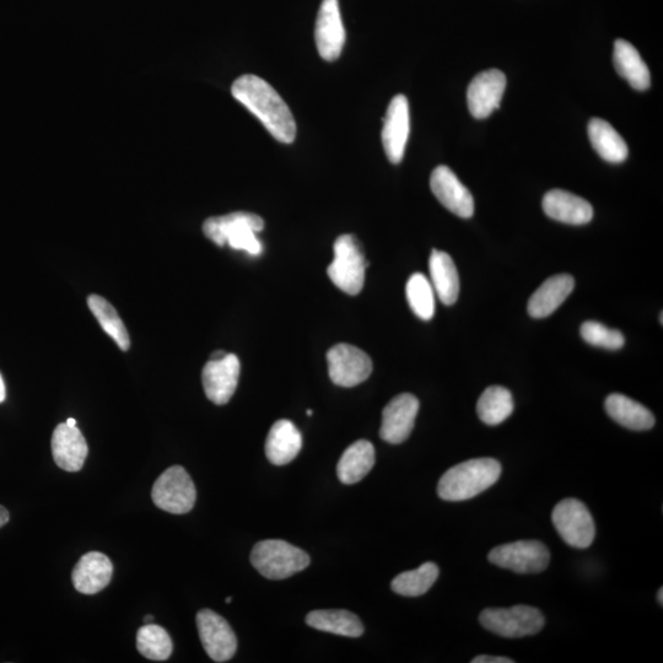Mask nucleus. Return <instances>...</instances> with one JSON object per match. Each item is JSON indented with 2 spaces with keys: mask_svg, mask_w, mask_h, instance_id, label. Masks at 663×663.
<instances>
[{
  "mask_svg": "<svg viewBox=\"0 0 663 663\" xmlns=\"http://www.w3.org/2000/svg\"><path fill=\"white\" fill-rule=\"evenodd\" d=\"M231 93L253 113L273 138L291 144L296 138V123L285 101L273 86L257 75L246 74L235 80Z\"/></svg>",
  "mask_w": 663,
  "mask_h": 663,
  "instance_id": "f257e3e1",
  "label": "nucleus"
},
{
  "mask_svg": "<svg viewBox=\"0 0 663 663\" xmlns=\"http://www.w3.org/2000/svg\"><path fill=\"white\" fill-rule=\"evenodd\" d=\"M501 465L494 458H474L450 468L440 478L438 494L445 501H465L499 481Z\"/></svg>",
  "mask_w": 663,
  "mask_h": 663,
  "instance_id": "f03ea898",
  "label": "nucleus"
},
{
  "mask_svg": "<svg viewBox=\"0 0 663 663\" xmlns=\"http://www.w3.org/2000/svg\"><path fill=\"white\" fill-rule=\"evenodd\" d=\"M264 229V220L257 214L235 212L224 217L204 221L203 233L218 246L228 244L231 249L245 251L251 256L261 255L263 246L256 234Z\"/></svg>",
  "mask_w": 663,
  "mask_h": 663,
  "instance_id": "7ed1b4c3",
  "label": "nucleus"
},
{
  "mask_svg": "<svg viewBox=\"0 0 663 663\" xmlns=\"http://www.w3.org/2000/svg\"><path fill=\"white\" fill-rule=\"evenodd\" d=\"M309 554L282 539H266L252 549L251 563L269 580H283L310 565Z\"/></svg>",
  "mask_w": 663,
  "mask_h": 663,
  "instance_id": "20e7f679",
  "label": "nucleus"
},
{
  "mask_svg": "<svg viewBox=\"0 0 663 663\" xmlns=\"http://www.w3.org/2000/svg\"><path fill=\"white\" fill-rule=\"evenodd\" d=\"M366 263L357 237L339 236L334 242V260L327 269L328 277L348 295H358L364 288Z\"/></svg>",
  "mask_w": 663,
  "mask_h": 663,
  "instance_id": "39448f33",
  "label": "nucleus"
},
{
  "mask_svg": "<svg viewBox=\"0 0 663 663\" xmlns=\"http://www.w3.org/2000/svg\"><path fill=\"white\" fill-rule=\"evenodd\" d=\"M479 622L489 632L508 639L535 635L541 632L546 623L539 609L524 605L484 609Z\"/></svg>",
  "mask_w": 663,
  "mask_h": 663,
  "instance_id": "423d86ee",
  "label": "nucleus"
},
{
  "mask_svg": "<svg viewBox=\"0 0 663 663\" xmlns=\"http://www.w3.org/2000/svg\"><path fill=\"white\" fill-rule=\"evenodd\" d=\"M555 530L570 547L586 549L596 537L594 517L587 506L578 499H564L555 506L552 514Z\"/></svg>",
  "mask_w": 663,
  "mask_h": 663,
  "instance_id": "0eeeda50",
  "label": "nucleus"
},
{
  "mask_svg": "<svg viewBox=\"0 0 663 663\" xmlns=\"http://www.w3.org/2000/svg\"><path fill=\"white\" fill-rule=\"evenodd\" d=\"M152 499L154 504L163 511L175 515L187 514L196 504V487L185 468L170 467L156 479Z\"/></svg>",
  "mask_w": 663,
  "mask_h": 663,
  "instance_id": "6e6552de",
  "label": "nucleus"
},
{
  "mask_svg": "<svg viewBox=\"0 0 663 663\" xmlns=\"http://www.w3.org/2000/svg\"><path fill=\"white\" fill-rule=\"evenodd\" d=\"M489 562L517 574H537L551 562L547 546L539 541H516L492 549Z\"/></svg>",
  "mask_w": 663,
  "mask_h": 663,
  "instance_id": "1a4fd4ad",
  "label": "nucleus"
},
{
  "mask_svg": "<svg viewBox=\"0 0 663 663\" xmlns=\"http://www.w3.org/2000/svg\"><path fill=\"white\" fill-rule=\"evenodd\" d=\"M327 363L333 384L341 387L358 386L373 373L369 355L350 344H337L328 350Z\"/></svg>",
  "mask_w": 663,
  "mask_h": 663,
  "instance_id": "9d476101",
  "label": "nucleus"
},
{
  "mask_svg": "<svg viewBox=\"0 0 663 663\" xmlns=\"http://www.w3.org/2000/svg\"><path fill=\"white\" fill-rule=\"evenodd\" d=\"M197 627L204 650L214 662L233 659L237 649L234 630L225 619L210 609L197 614Z\"/></svg>",
  "mask_w": 663,
  "mask_h": 663,
  "instance_id": "9b49d317",
  "label": "nucleus"
},
{
  "mask_svg": "<svg viewBox=\"0 0 663 663\" xmlns=\"http://www.w3.org/2000/svg\"><path fill=\"white\" fill-rule=\"evenodd\" d=\"M315 40L318 53L325 61L334 62L341 56L346 43V30L338 0H322L316 20Z\"/></svg>",
  "mask_w": 663,
  "mask_h": 663,
  "instance_id": "f8f14e48",
  "label": "nucleus"
},
{
  "mask_svg": "<svg viewBox=\"0 0 663 663\" xmlns=\"http://www.w3.org/2000/svg\"><path fill=\"white\" fill-rule=\"evenodd\" d=\"M241 365L235 354L209 360L204 366L202 382L209 401L224 406L233 398L239 384Z\"/></svg>",
  "mask_w": 663,
  "mask_h": 663,
  "instance_id": "ddd939ff",
  "label": "nucleus"
},
{
  "mask_svg": "<svg viewBox=\"0 0 663 663\" xmlns=\"http://www.w3.org/2000/svg\"><path fill=\"white\" fill-rule=\"evenodd\" d=\"M419 406L418 398L411 393L393 398L382 412L381 439L393 445L406 441L414 429Z\"/></svg>",
  "mask_w": 663,
  "mask_h": 663,
  "instance_id": "4468645a",
  "label": "nucleus"
},
{
  "mask_svg": "<svg viewBox=\"0 0 663 663\" xmlns=\"http://www.w3.org/2000/svg\"><path fill=\"white\" fill-rule=\"evenodd\" d=\"M409 131H411V118H409L408 100L404 95H397L388 105L382 128V144L392 164H400L403 160Z\"/></svg>",
  "mask_w": 663,
  "mask_h": 663,
  "instance_id": "2eb2a0df",
  "label": "nucleus"
},
{
  "mask_svg": "<svg viewBox=\"0 0 663 663\" xmlns=\"http://www.w3.org/2000/svg\"><path fill=\"white\" fill-rule=\"evenodd\" d=\"M430 188L434 196L446 209L457 217L468 219L474 214L472 193L458 180L455 172L447 166H439L430 177Z\"/></svg>",
  "mask_w": 663,
  "mask_h": 663,
  "instance_id": "dca6fc26",
  "label": "nucleus"
},
{
  "mask_svg": "<svg viewBox=\"0 0 663 663\" xmlns=\"http://www.w3.org/2000/svg\"><path fill=\"white\" fill-rule=\"evenodd\" d=\"M506 89V77L498 69L479 73L468 86V109L478 120L487 118L499 109Z\"/></svg>",
  "mask_w": 663,
  "mask_h": 663,
  "instance_id": "f3484780",
  "label": "nucleus"
},
{
  "mask_svg": "<svg viewBox=\"0 0 663 663\" xmlns=\"http://www.w3.org/2000/svg\"><path fill=\"white\" fill-rule=\"evenodd\" d=\"M88 444L82 431L77 427H69L67 423L59 424L52 435V456L56 465L67 472L82 470L88 457Z\"/></svg>",
  "mask_w": 663,
  "mask_h": 663,
  "instance_id": "a211bd4d",
  "label": "nucleus"
},
{
  "mask_svg": "<svg viewBox=\"0 0 663 663\" xmlns=\"http://www.w3.org/2000/svg\"><path fill=\"white\" fill-rule=\"evenodd\" d=\"M113 575V565L107 555L90 552L80 558L73 570L72 580L75 590L84 595L99 594L109 586Z\"/></svg>",
  "mask_w": 663,
  "mask_h": 663,
  "instance_id": "6ab92c4d",
  "label": "nucleus"
},
{
  "mask_svg": "<svg viewBox=\"0 0 663 663\" xmlns=\"http://www.w3.org/2000/svg\"><path fill=\"white\" fill-rule=\"evenodd\" d=\"M543 210L549 218L570 225H585L594 218V208L575 194L553 190L543 198Z\"/></svg>",
  "mask_w": 663,
  "mask_h": 663,
  "instance_id": "aec40b11",
  "label": "nucleus"
},
{
  "mask_svg": "<svg viewBox=\"0 0 663 663\" xmlns=\"http://www.w3.org/2000/svg\"><path fill=\"white\" fill-rule=\"evenodd\" d=\"M303 449V436L290 420L282 419L273 424L266 441V455L276 466L288 465Z\"/></svg>",
  "mask_w": 663,
  "mask_h": 663,
  "instance_id": "412c9836",
  "label": "nucleus"
},
{
  "mask_svg": "<svg viewBox=\"0 0 663 663\" xmlns=\"http://www.w3.org/2000/svg\"><path fill=\"white\" fill-rule=\"evenodd\" d=\"M575 288V280L569 274H558L539 287L528 301V314L533 318L551 316L568 299Z\"/></svg>",
  "mask_w": 663,
  "mask_h": 663,
  "instance_id": "4be33fe9",
  "label": "nucleus"
},
{
  "mask_svg": "<svg viewBox=\"0 0 663 663\" xmlns=\"http://www.w3.org/2000/svg\"><path fill=\"white\" fill-rule=\"evenodd\" d=\"M431 285L442 304L454 305L460 295V277L449 253L433 250L429 260Z\"/></svg>",
  "mask_w": 663,
  "mask_h": 663,
  "instance_id": "5701e85b",
  "label": "nucleus"
},
{
  "mask_svg": "<svg viewBox=\"0 0 663 663\" xmlns=\"http://www.w3.org/2000/svg\"><path fill=\"white\" fill-rule=\"evenodd\" d=\"M614 67L617 73L632 85V88L645 91L650 88V70L636 48L624 40L614 43Z\"/></svg>",
  "mask_w": 663,
  "mask_h": 663,
  "instance_id": "b1692460",
  "label": "nucleus"
},
{
  "mask_svg": "<svg viewBox=\"0 0 663 663\" xmlns=\"http://www.w3.org/2000/svg\"><path fill=\"white\" fill-rule=\"evenodd\" d=\"M605 407L609 417L624 428L636 431L654 428V414L632 398L613 393L607 397Z\"/></svg>",
  "mask_w": 663,
  "mask_h": 663,
  "instance_id": "393cba45",
  "label": "nucleus"
},
{
  "mask_svg": "<svg viewBox=\"0 0 663 663\" xmlns=\"http://www.w3.org/2000/svg\"><path fill=\"white\" fill-rule=\"evenodd\" d=\"M375 465V447L368 440L350 445L338 462L337 474L344 484H355L368 476Z\"/></svg>",
  "mask_w": 663,
  "mask_h": 663,
  "instance_id": "a878e982",
  "label": "nucleus"
},
{
  "mask_svg": "<svg viewBox=\"0 0 663 663\" xmlns=\"http://www.w3.org/2000/svg\"><path fill=\"white\" fill-rule=\"evenodd\" d=\"M307 625L311 628L336 635L359 638L364 634V625L358 616L344 609H320L307 614Z\"/></svg>",
  "mask_w": 663,
  "mask_h": 663,
  "instance_id": "bb28decb",
  "label": "nucleus"
},
{
  "mask_svg": "<svg viewBox=\"0 0 663 663\" xmlns=\"http://www.w3.org/2000/svg\"><path fill=\"white\" fill-rule=\"evenodd\" d=\"M589 138L592 147L608 163H623L628 158V145L611 123L592 118L589 123Z\"/></svg>",
  "mask_w": 663,
  "mask_h": 663,
  "instance_id": "cd10ccee",
  "label": "nucleus"
},
{
  "mask_svg": "<svg viewBox=\"0 0 663 663\" xmlns=\"http://www.w3.org/2000/svg\"><path fill=\"white\" fill-rule=\"evenodd\" d=\"M514 412V398L508 388L490 386L482 393L477 403L479 419L487 425H499Z\"/></svg>",
  "mask_w": 663,
  "mask_h": 663,
  "instance_id": "c85d7f7f",
  "label": "nucleus"
},
{
  "mask_svg": "<svg viewBox=\"0 0 663 663\" xmlns=\"http://www.w3.org/2000/svg\"><path fill=\"white\" fill-rule=\"evenodd\" d=\"M88 305L96 320L99 321L102 330L109 334L123 352H127L131 347V338H129L125 323L118 316L115 307L102 296L96 294L89 296Z\"/></svg>",
  "mask_w": 663,
  "mask_h": 663,
  "instance_id": "c756f323",
  "label": "nucleus"
},
{
  "mask_svg": "<svg viewBox=\"0 0 663 663\" xmlns=\"http://www.w3.org/2000/svg\"><path fill=\"white\" fill-rule=\"evenodd\" d=\"M440 570L435 563H425L418 569L406 571L396 576L392 580V590L396 594L406 597H418L427 592L433 587L435 581L438 580Z\"/></svg>",
  "mask_w": 663,
  "mask_h": 663,
  "instance_id": "7c9ffc66",
  "label": "nucleus"
},
{
  "mask_svg": "<svg viewBox=\"0 0 663 663\" xmlns=\"http://www.w3.org/2000/svg\"><path fill=\"white\" fill-rule=\"evenodd\" d=\"M137 649L145 659L166 661L171 656L174 645L164 628L149 623L138 630Z\"/></svg>",
  "mask_w": 663,
  "mask_h": 663,
  "instance_id": "2f4dec72",
  "label": "nucleus"
},
{
  "mask_svg": "<svg viewBox=\"0 0 663 663\" xmlns=\"http://www.w3.org/2000/svg\"><path fill=\"white\" fill-rule=\"evenodd\" d=\"M406 294L409 306L420 320L430 321L435 314V291L429 279L422 273L409 278Z\"/></svg>",
  "mask_w": 663,
  "mask_h": 663,
  "instance_id": "473e14b6",
  "label": "nucleus"
},
{
  "mask_svg": "<svg viewBox=\"0 0 663 663\" xmlns=\"http://www.w3.org/2000/svg\"><path fill=\"white\" fill-rule=\"evenodd\" d=\"M581 337L594 347L608 350L623 348L625 338L621 331L612 330L600 322L587 321L581 326Z\"/></svg>",
  "mask_w": 663,
  "mask_h": 663,
  "instance_id": "72a5a7b5",
  "label": "nucleus"
},
{
  "mask_svg": "<svg viewBox=\"0 0 663 663\" xmlns=\"http://www.w3.org/2000/svg\"><path fill=\"white\" fill-rule=\"evenodd\" d=\"M514 660L508 659V657L501 656H488L482 655L477 656L476 659L472 660V663H514Z\"/></svg>",
  "mask_w": 663,
  "mask_h": 663,
  "instance_id": "f704fd0d",
  "label": "nucleus"
},
{
  "mask_svg": "<svg viewBox=\"0 0 663 663\" xmlns=\"http://www.w3.org/2000/svg\"><path fill=\"white\" fill-rule=\"evenodd\" d=\"M8 521H9L8 510L3 508V506H0V528H2L4 525H7Z\"/></svg>",
  "mask_w": 663,
  "mask_h": 663,
  "instance_id": "c9c22d12",
  "label": "nucleus"
},
{
  "mask_svg": "<svg viewBox=\"0 0 663 663\" xmlns=\"http://www.w3.org/2000/svg\"><path fill=\"white\" fill-rule=\"evenodd\" d=\"M5 398H7V390H5L3 376L0 375V403H3Z\"/></svg>",
  "mask_w": 663,
  "mask_h": 663,
  "instance_id": "e433bc0d",
  "label": "nucleus"
},
{
  "mask_svg": "<svg viewBox=\"0 0 663 663\" xmlns=\"http://www.w3.org/2000/svg\"><path fill=\"white\" fill-rule=\"evenodd\" d=\"M226 355H228V353H225L224 350H217V352H214L212 355H210L209 360L223 359L224 357H226Z\"/></svg>",
  "mask_w": 663,
  "mask_h": 663,
  "instance_id": "4c0bfd02",
  "label": "nucleus"
},
{
  "mask_svg": "<svg viewBox=\"0 0 663 663\" xmlns=\"http://www.w3.org/2000/svg\"><path fill=\"white\" fill-rule=\"evenodd\" d=\"M657 601H659L661 606L663 605V589H662V587L659 590V594H657Z\"/></svg>",
  "mask_w": 663,
  "mask_h": 663,
  "instance_id": "58836bf2",
  "label": "nucleus"
},
{
  "mask_svg": "<svg viewBox=\"0 0 663 663\" xmlns=\"http://www.w3.org/2000/svg\"><path fill=\"white\" fill-rule=\"evenodd\" d=\"M66 423L69 425V427H77V420L73 418H69Z\"/></svg>",
  "mask_w": 663,
  "mask_h": 663,
  "instance_id": "ea45409f",
  "label": "nucleus"
},
{
  "mask_svg": "<svg viewBox=\"0 0 663 663\" xmlns=\"http://www.w3.org/2000/svg\"><path fill=\"white\" fill-rule=\"evenodd\" d=\"M144 621H145V623L149 624L150 622L154 621V617L153 616H147V617H145Z\"/></svg>",
  "mask_w": 663,
  "mask_h": 663,
  "instance_id": "a19ab883",
  "label": "nucleus"
},
{
  "mask_svg": "<svg viewBox=\"0 0 663 663\" xmlns=\"http://www.w3.org/2000/svg\"><path fill=\"white\" fill-rule=\"evenodd\" d=\"M231 600H233V598H231V597H228V598H226V601H225V602H226V603H230V602H231Z\"/></svg>",
  "mask_w": 663,
  "mask_h": 663,
  "instance_id": "79ce46f5",
  "label": "nucleus"
},
{
  "mask_svg": "<svg viewBox=\"0 0 663 663\" xmlns=\"http://www.w3.org/2000/svg\"><path fill=\"white\" fill-rule=\"evenodd\" d=\"M312 414H314V412H312L311 409H309V411H307V415H309V417H310V415H312Z\"/></svg>",
  "mask_w": 663,
  "mask_h": 663,
  "instance_id": "37998d69",
  "label": "nucleus"
}]
</instances>
